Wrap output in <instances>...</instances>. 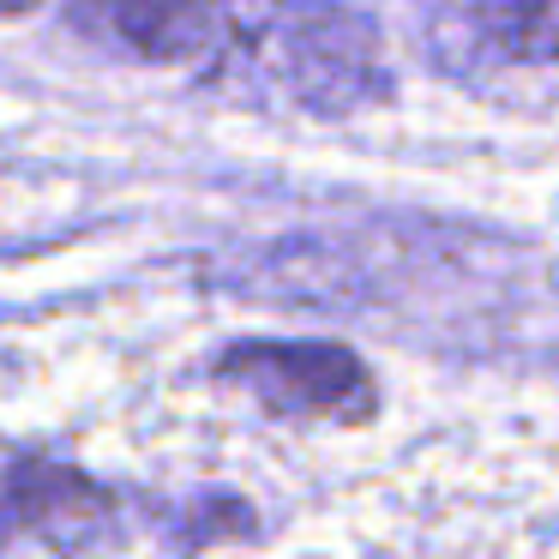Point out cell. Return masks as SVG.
Returning <instances> with one entry per match:
<instances>
[{"label": "cell", "mask_w": 559, "mask_h": 559, "mask_svg": "<svg viewBox=\"0 0 559 559\" xmlns=\"http://www.w3.org/2000/svg\"><path fill=\"white\" fill-rule=\"evenodd\" d=\"M265 67L301 109L319 115H349L385 91V67H379L373 25L349 7L331 0H289L265 25L253 31Z\"/></svg>", "instance_id": "cell-1"}, {"label": "cell", "mask_w": 559, "mask_h": 559, "mask_svg": "<svg viewBox=\"0 0 559 559\" xmlns=\"http://www.w3.org/2000/svg\"><path fill=\"white\" fill-rule=\"evenodd\" d=\"M217 379L241 385L289 421H367L373 373L337 343H229Z\"/></svg>", "instance_id": "cell-2"}, {"label": "cell", "mask_w": 559, "mask_h": 559, "mask_svg": "<svg viewBox=\"0 0 559 559\" xmlns=\"http://www.w3.org/2000/svg\"><path fill=\"white\" fill-rule=\"evenodd\" d=\"M13 530L55 547H103L115 535V499L79 469L49 457H13Z\"/></svg>", "instance_id": "cell-3"}, {"label": "cell", "mask_w": 559, "mask_h": 559, "mask_svg": "<svg viewBox=\"0 0 559 559\" xmlns=\"http://www.w3.org/2000/svg\"><path fill=\"white\" fill-rule=\"evenodd\" d=\"M73 19L139 61H187L217 37L223 0H73Z\"/></svg>", "instance_id": "cell-4"}, {"label": "cell", "mask_w": 559, "mask_h": 559, "mask_svg": "<svg viewBox=\"0 0 559 559\" xmlns=\"http://www.w3.org/2000/svg\"><path fill=\"white\" fill-rule=\"evenodd\" d=\"M463 43L499 67H559V0H451Z\"/></svg>", "instance_id": "cell-5"}, {"label": "cell", "mask_w": 559, "mask_h": 559, "mask_svg": "<svg viewBox=\"0 0 559 559\" xmlns=\"http://www.w3.org/2000/svg\"><path fill=\"white\" fill-rule=\"evenodd\" d=\"M25 7H31V0H7V13H25Z\"/></svg>", "instance_id": "cell-6"}]
</instances>
